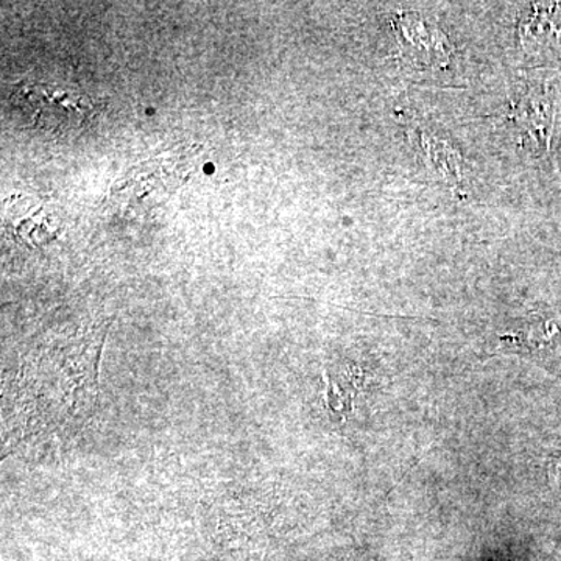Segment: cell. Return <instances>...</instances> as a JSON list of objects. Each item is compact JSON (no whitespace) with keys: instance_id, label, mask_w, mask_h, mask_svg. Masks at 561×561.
I'll use <instances>...</instances> for the list:
<instances>
[{"instance_id":"obj_1","label":"cell","mask_w":561,"mask_h":561,"mask_svg":"<svg viewBox=\"0 0 561 561\" xmlns=\"http://www.w3.org/2000/svg\"><path fill=\"white\" fill-rule=\"evenodd\" d=\"M110 323L60 335L33 350L18 375V419L28 434L79 430L99 400V364Z\"/></svg>"},{"instance_id":"obj_2","label":"cell","mask_w":561,"mask_h":561,"mask_svg":"<svg viewBox=\"0 0 561 561\" xmlns=\"http://www.w3.org/2000/svg\"><path fill=\"white\" fill-rule=\"evenodd\" d=\"M49 106L32 124L41 128H72L79 127L87 110L80 92L65 91L47 84H33L21 91V101L18 105Z\"/></svg>"},{"instance_id":"obj_3","label":"cell","mask_w":561,"mask_h":561,"mask_svg":"<svg viewBox=\"0 0 561 561\" xmlns=\"http://www.w3.org/2000/svg\"><path fill=\"white\" fill-rule=\"evenodd\" d=\"M546 472H548L549 482L561 493V451L553 453L548 457Z\"/></svg>"}]
</instances>
